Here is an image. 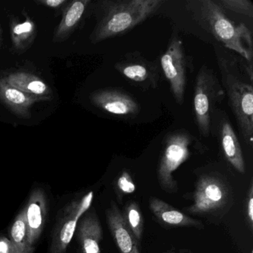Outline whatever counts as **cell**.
Segmentation results:
<instances>
[{
    "label": "cell",
    "mask_w": 253,
    "mask_h": 253,
    "mask_svg": "<svg viewBox=\"0 0 253 253\" xmlns=\"http://www.w3.org/2000/svg\"><path fill=\"white\" fill-rule=\"evenodd\" d=\"M222 86L236 119L240 135L247 144L253 142V63L237 56L216 51Z\"/></svg>",
    "instance_id": "obj_1"
},
{
    "label": "cell",
    "mask_w": 253,
    "mask_h": 253,
    "mask_svg": "<svg viewBox=\"0 0 253 253\" xmlns=\"http://www.w3.org/2000/svg\"><path fill=\"white\" fill-rule=\"evenodd\" d=\"M186 8L200 27L212 35L222 46L239 54L253 63V39L244 23L237 25L226 16L216 0H193L186 2Z\"/></svg>",
    "instance_id": "obj_2"
},
{
    "label": "cell",
    "mask_w": 253,
    "mask_h": 253,
    "mask_svg": "<svg viewBox=\"0 0 253 253\" xmlns=\"http://www.w3.org/2000/svg\"><path fill=\"white\" fill-rule=\"evenodd\" d=\"M163 0H105L97 5V25L90 37L92 43L122 36L155 14Z\"/></svg>",
    "instance_id": "obj_3"
},
{
    "label": "cell",
    "mask_w": 253,
    "mask_h": 253,
    "mask_svg": "<svg viewBox=\"0 0 253 253\" xmlns=\"http://www.w3.org/2000/svg\"><path fill=\"white\" fill-rule=\"evenodd\" d=\"M225 91L217 75L207 65L201 66L195 79L193 113L201 135L210 136L213 114L225 97Z\"/></svg>",
    "instance_id": "obj_4"
},
{
    "label": "cell",
    "mask_w": 253,
    "mask_h": 253,
    "mask_svg": "<svg viewBox=\"0 0 253 253\" xmlns=\"http://www.w3.org/2000/svg\"><path fill=\"white\" fill-rule=\"evenodd\" d=\"M196 140L185 129L171 131L164 137L157 177L161 189L167 193L174 194L178 191V185L173 173L189 159L191 146Z\"/></svg>",
    "instance_id": "obj_5"
},
{
    "label": "cell",
    "mask_w": 253,
    "mask_h": 253,
    "mask_svg": "<svg viewBox=\"0 0 253 253\" xmlns=\"http://www.w3.org/2000/svg\"><path fill=\"white\" fill-rule=\"evenodd\" d=\"M232 192L228 182L216 173L204 174L198 179L193 192V204L185 209L195 215H216L226 211L232 203Z\"/></svg>",
    "instance_id": "obj_6"
},
{
    "label": "cell",
    "mask_w": 253,
    "mask_h": 253,
    "mask_svg": "<svg viewBox=\"0 0 253 253\" xmlns=\"http://www.w3.org/2000/svg\"><path fill=\"white\" fill-rule=\"evenodd\" d=\"M159 60L161 71L169 84L174 100L179 105H183L187 84L189 60L183 41L177 34L172 35L167 49Z\"/></svg>",
    "instance_id": "obj_7"
},
{
    "label": "cell",
    "mask_w": 253,
    "mask_h": 253,
    "mask_svg": "<svg viewBox=\"0 0 253 253\" xmlns=\"http://www.w3.org/2000/svg\"><path fill=\"white\" fill-rule=\"evenodd\" d=\"M115 69L131 85L142 90L156 89L161 77L160 60H149L137 51L126 54Z\"/></svg>",
    "instance_id": "obj_8"
},
{
    "label": "cell",
    "mask_w": 253,
    "mask_h": 253,
    "mask_svg": "<svg viewBox=\"0 0 253 253\" xmlns=\"http://www.w3.org/2000/svg\"><path fill=\"white\" fill-rule=\"evenodd\" d=\"M94 194L88 192L81 199L69 204L62 213L53 237L50 253H64L72 241L80 218L89 210Z\"/></svg>",
    "instance_id": "obj_9"
},
{
    "label": "cell",
    "mask_w": 253,
    "mask_h": 253,
    "mask_svg": "<svg viewBox=\"0 0 253 253\" xmlns=\"http://www.w3.org/2000/svg\"><path fill=\"white\" fill-rule=\"evenodd\" d=\"M91 103L109 115L131 118L138 115L140 106L137 100L124 90L106 88L97 90L90 95Z\"/></svg>",
    "instance_id": "obj_10"
},
{
    "label": "cell",
    "mask_w": 253,
    "mask_h": 253,
    "mask_svg": "<svg viewBox=\"0 0 253 253\" xmlns=\"http://www.w3.org/2000/svg\"><path fill=\"white\" fill-rule=\"evenodd\" d=\"M106 220L111 235L121 253H141L140 244L126 224L122 211L112 201L106 211Z\"/></svg>",
    "instance_id": "obj_11"
},
{
    "label": "cell",
    "mask_w": 253,
    "mask_h": 253,
    "mask_svg": "<svg viewBox=\"0 0 253 253\" xmlns=\"http://www.w3.org/2000/svg\"><path fill=\"white\" fill-rule=\"evenodd\" d=\"M149 209L158 221L167 227H195L202 229V222L190 217L167 204L161 198L152 196L149 200Z\"/></svg>",
    "instance_id": "obj_12"
},
{
    "label": "cell",
    "mask_w": 253,
    "mask_h": 253,
    "mask_svg": "<svg viewBox=\"0 0 253 253\" xmlns=\"http://www.w3.org/2000/svg\"><path fill=\"white\" fill-rule=\"evenodd\" d=\"M24 210L28 241L33 247L42 233L46 217V198L42 189H36L32 192Z\"/></svg>",
    "instance_id": "obj_13"
},
{
    "label": "cell",
    "mask_w": 253,
    "mask_h": 253,
    "mask_svg": "<svg viewBox=\"0 0 253 253\" xmlns=\"http://www.w3.org/2000/svg\"><path fill=\"white\" fill-rule=\"evenodd\" d=\"M78 237L82 253H100L103 228L94 210L84 215L78 225Z\"/></svg>",
    "instance_id": "obj_14"
},
{
    "label": "cell",
    "mask_w": 253,
    "mask_h": 253,
    "mask_svg": "<svg viewBox=\"0 0 253 253\" xmlns=\"http://www.w3.org/2000/svg\"><path fill=\"white\" fill-rule=\"evenodd\" d=\"M220 140L223 155L230 165L239 173L245 172V163L238 137L227 119L220 121Z\"/></svg>",
    "instance_id": "obj_15"
},
{
    "label": "cell",
    "mask_w": 253,
    "mask_h": 253,
    "mask_svg": "<svg viewBox=\"0 0 253 253\" xmlns=\"http://www.w3.org/2000/svg\"><path fill=\"white\" fill-rule=\"evenodd\" d=\"M89 0H74L64 6L61 22L54 35V42H61L67 39L81 23Z\"/></svg>",
    "instance_id": "obj_16"
},
{
    "label": "cell",
    "mask_w": 253,
    "mask_h": 253,
    "mask_svg": "<svg viewBox=\"0 0 253 253\" xmlns=\"http://www.w3.org/2000/svg\"><path fill=\"white\" fill-rule=\"evenodd\" d=\"M0 100L14 114L24 118L30 116L29 109L34 103L43 101L11 86L5 78L0 80Z\"/></svg>",
    "instance_id": "obj_17"
},
{
    "label": "cell",
    "mask_w": 253,
    "mask_h": 253,
    "mask_svg": "<svg viewBox=\"0 0 253 253\" xmlns=\"http://www.w3.org/2000/svg\"><path fill=\"white\" fill-rule=\"evenodd\" d=\"M8 84L20 91L42 100H49L50 87L36 75L27 72H15L5 78Z\"/></svg>",
    "instance_id": "obj_18"
},
{
    "label": "cell",
    "mask_w": 253,
    "mask_h": 253,
    "mask_svg": "<svg viewBox=\"0 0 253 253\" xmlns=\"http://www.w3.org/2000/svg\"><path fill=\"white\" fill-rule=\"evenodd\" d=\"M11 41L18 51L29 48L36 35L35 23L28 17L24 22H13L11 24Z\"/></svg>",
    "instance_id": "obj_19"
},
{
    "label": "cell",
    "mask_w": 253,
    "mask_h": 253,
    "mask_svg": "<svg viewBox=\"0 0 253 253\" xmlns=\"http://www.w3.org/2000/svg\"><path fill=\"white\" fill-rule=\"evenodd\" d=\"M10 241L14 246L16 253H34V247L28 241L25 210L17 215L11 226Z\"/></svg>",
    "instance_id": "obj_20"
},
{
    "label": "cell",
    "mask_w": 253,
    "mask_h": 253,
    "mask_svg": "<svg viewBox=\"0 0 253 253\" xmlns=\"http://www.w3.org/2000/svg\"><path fill=\"white\" fill-rule=\"evenodd\" d=\"M122 214L127 227L137 243L141 245L143 233V217L138 204L134 201L127 203Z\"/></svg>",
    "instance_id": "obj_21"
},
{
    "label": "cell",
    "mask_w": 253,
    "mask_h": 253,
    "mask_svg": "<svg viewBox=\"0 0 253 253\" xmlns=\"http://www.w3.org/2000/svg\"><path fill=\"white\" fill-rule=\"evenodd\" d=\"M224 10L243 14L253 18V5L250 0H219L217 1Z\"/></svg>",
    "instance_id": "obj_22"
},
{
    "label": "cell",
    "mask_w": 253,
    "mask_h": 253,
    "mask_svg": "<svg viewBox=\"0 0 253 253\" xmlns=\"http://www.w3.org/2000/svg\"><path fill=\"white\" fill-rule=\"evenodd\" d=\"M114 186L120 199L124 195L134 193L136 190L135 183L133 181L129 173L126 170L118 174L114 182Z\"/></svg>",
    "instance_id": "obj_23"
},
{
    "label": "cell",
    "mask_w": 253,
    "mask_h": 253,
    "mask_svg": "<svg viewBox=\"0 0 253 253\" xmlns=\"http://www.w3.org/2000/svg\"><path fill=\"white\" fill-rule=\"evenodd\" d=\"M246 217L247 225L250 230L253 231V183H250V188L247 192V201H246Z\"/></svg>",
    "instance_id": "obj_24"
},
{
    "label": "cell",
    "mask_w": 253,
    "mask_h": 253,
    "mask_svg": "<svg viewBox=\"0 0 253 253\" xmlns=\"http://www.w3.org/2000/svg\"><path fill=\"white\" fill-rule=\"evenodd\" d=\"M0 253H16L11 241L5 237H0Z\"/></svg>",
    "instance_id": "obj_25"
},
{
    "label": "cell",
    "mask_w": 253,
    "mask_h": 253,
    "mask_svg": "<svg viewBox=\"0 0 253 253\" xmlns=\"http://www.w3.org/2000/svg\"><path fill=\"white\" fill-rule=\"evenodd\" d=\"M39 3L51 8H60L67 4V0H41Z\"/></svg>",
    "instance_id": "obj_26"
},
{
    "label": "cell",
    "mask_w": 253,
    "mask_h": 253,
    "mask_svg": "<svg viewBox=\"0 0 253 253\" xmlns=\"http://www.w3.org/2000/svg\"><path fill=\"white\" fill-rule=\"evenodd\" d=\"M163 253H183V252L181 251H173V250H168V251L164 252Z\"/></svg>",
    "instance_id": "obj_27"
},
{
    "label": "cell",
    "mask_w": 253,
    "mask_h": 253,
    "mask_svg": "<svg viewBox=\"0 0 253 253\" xmlns=\"http://www.w3.org/2000/svg\"><path fill=\"white\" fill-rule=\"evenodd\" d=\"M2 31H1V29H0V45L2 43Z\"/></svg>",
    "instance_id": "obj_28"
}]
</instances>
